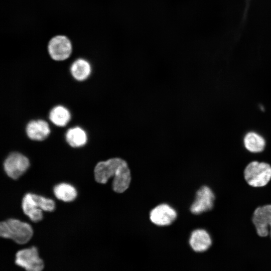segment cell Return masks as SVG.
<instances>
[{"mask_svg":"<svg viewBox=\"0 0 271 271\" xmlns=\"http://www.w3.org/2000/svg\"><path fill=\"white\" fill-rule=\"evenodd\" d=\"M33 233L31 226L18 219H9L0 223V235L11 238L16 243L24 244L28 242Z\"/></svg>","mask_w":271,"mask_h":271,"instance_id":"cell-1","label":"cell"},{"mask_svg":"<svg viewBox=\"0 0 271 271\" xmlns=\"http://www.w3.org/2000/svg\"><path fill=\"white\" fill-rule=\"evenodd\" d=\"M243 177L245 182L250 187H265L271 180V166L264 162L252 161L245 167Z\"/></svg>","mask_w":271,"mask_h":271,"instance_id":"cell-2","label":"cell"},{"mask_svg":"<svg viewBox=\"0 0 271 271\" xmlns=\"http://www.w3.org/2000/svg\"><path fill=\"white\" fill-rule=\"evenodd\" d=\"M127 163L118 158L110 159L106 161L99 162L94 169V177L96 182L105 184L108 180L115 177Z\"/></svg>","mask_w":271,"mask_h":271,"instance_id":"cell-3","label":"cell"},{"mask_svg":"<svg viewBox=\"0 0 271 271\" xmlns=\"http://www.w3.org/2000/svg\"><path fill=\"white\" fill-rule=\"evenodd\" d=\"M252 222L257 235L271 237V204L257 207L253 212Z\"/></svg>","mask_w":271,"mask_h":271,"instance_id":"cell-4","label":"cell"},{"mask_svg":"<svg viewBox=\"0 0 271 271\" xmlns=\"http://www.w3.org/2000/svg\"><path fill=\"white\" fill-rule=\"evenodd\" d=\"M15 263L28 271H41L44 266L35 246L18 251L16 254Z\"/></svg>","mask_w":271,"mask_h":271,"instance_id":"cell-5","label":"cell"},{"mask_svg":"<svg viewBox=\"0 0 271 271\" xmlns=\"http://www.w3.org/2000/svg\"><path fill=\"white\" fill-rule=\"evenodd\" d=\"M29 166V159L24 155L17 152L10 154L4 163L6 174L14 180L22 176L27 170Z\"/></svg>","mask_w":271,"mask_h":271,"instance_id":"cell-6","label":"cell"},{"mask_svg":"<svg viewBox=\"0 0 271 271\" xmlns=\"http://www.w3.org/2000/svg\"><path fill=\"white\" fill-rule=\"evenodd\" d=\"M215 199L211 189L207 186L201 187L196 192L195 200L191 206V212L196 215L211 210Z\"/></svg>","mask_w":271,"mask_h":271,"instance_id":"cell-7","label":"cell"},{"mask_svg":"<svg viewBox=\"0 0 271 271\" xmlns=\"http://www.w3.org/2000/svg\"><path fill=\"white\" fill-rule=\"evenodd\" d=\"M48 51L51 57L56 61L67 59L72 53V45L69 39L65 36L53 37L49 42Z\"/></svg>","mask_w":271,"mask_h":271,"instance_id":"cell-8","label":"cell"},{"mask_svg":"<svg viewBox=\"0 0 271 271\" xmlns=\"http://www.w3.org/2000/svg\"><path fill=\"white\" fill-rule=\"evenodd\" d=\"M176 218V211L166 204L158 205L150 213L151 221L158 226L170 225Z\"/></svg>","mask_w":271,"mask_h":271,"instance_id":"cell-9","label":"cell"},{"mask_svg":"<svg viewBox=\"0 0 271 271\" xmlns=\"http://www.w3.org/2000/svg\"><path fill=\"white\" fill-rule=\"evenodd\" d=\"M212 244L211 237L205 230L198 229L191 233L189 239V244L195 252H204L210 248Z\"/></svg>","mask_w":271,"mask_h":271,"instance_id":"cell-10","label":"cell"},{"mask_svg":"<svg viewBox=\"0 0 271 271\" xmlns=\"http://www.w3.org/2000/svg\"><path fill=\"white\" fill-rule=\"evenodd\" d=\"M26 132L30 139L40 141L48 137L50 129L48 123L43 120H32L27 124Z\"/></svg>","mask_w":271,"mask_h":271,"instance_id":"cell-11","label":"cell"},{"mask_svg":"<svg viewBox=\"0 0 271 271\" xmlns=\"http://www.w3.org/2000/svg\"><path fill=\"white\" fill-rule=\"evenodd\" d=\"M243 142L245 149L252 153L262 152L266 145L264 138L258 133L252 131L245 134Z\"/></svg>","mask_w":271,"mask_h":271,"instance_id":"cell-12","label":"cell"},{"mask_svg":"<svg viewBox=\"0 0 271 271\" xmlns=\"http://www.w3.org/2000/svg\"><path fill=\"white\" fill-rule=\"evenodd\" d=\"M22 205L24 213L32 221L37 222L43 219L42 210L37 207L31 193H27L24 196Z\"/></svg>","mask_w":271,"mask_h":271,"instance_id":"cell-13","label":"cell"},{"mask_svg":"<svg viewBox=\"0 0 271 271\" xmlns=\"http://www.w3.org/2000/svg\"><path fill=\"white\" fill-rule=\"evenodd\" d=\"M70 71L73 77L78 81H83L90 75L91 68L89 63L86 60L79 58L72 64Z\"/></svg>","mask_w":271,"mask_h":271,"instance_id":"cell-14","label":"cell"},{"mask_svg":"<svg viewBox=\"0 0 271 271\" xmlns=\"http://www.w3.org/2000/svg\"><path fill=\"white\" fill-rule=\"evenodd\" d=\"M66 140L69 145L74 148L83 146L87 142L85 131L80 127L69 129L66 133Z\"/></svg>","mask_w":271,"mask_h":271,"instance_id":"cell-15","label":"cell"},{"mask_svg":"<svg viewBox=\"0 0 271 271\" xmlns=\"http://www.w3.org/2000/svg\"><path fill=\"white\" fill-rule=\"evenodd\" d=\"M55 197L64 202H71L77 197L76 189L72 185L67 183H60L55 186L53 189Z\"/></svg>","mask_w":271,"mask_h":271,"instance_id":"cell-16","label":"cell"},{"mask_svg":"<svg viewBox=\"0 0 271 271\" xmlns=\"http://www.w3.org/2000/svg\"><path fill=\"white\" fill-rule=\"evenodd\" d=\"M49 119L52 123L58 126H64L71 119V114L66 107L58 105L50 111Z\"/></svg>","mask_w":271,"mask_h":271,"instance_id":"cell-17","label":"cell"},{"mask_svg":"<svg viewBox=\"0 0 271 271\" xmlns=\"http://www.w3.org/2000/svg\"><path fill=\"white\" fill-rule=\"evenodd\" d=\"M32 195L38 208L47 212L54 210L55 204L53 200L34 194H32Z\"/></svg>","mask_w":271,"mask_h":271,"instance_id":"cell-18","label":"cell"}]
</instances>
